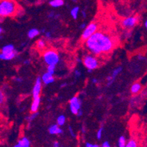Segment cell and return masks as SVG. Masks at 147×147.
<instances>
[{
  "label": "cell",
  "instance_id": "b9f144b4",
  "mask_svg": "<svg viewBox=\"0 0 147 147\" xmlns=\"http://www.w3.org/2000/svg\"><path fill=\"white\" fill-rule=\"evenodd\" d=\"M144 26H145V28H147V21H145V24H144Z\"/></svg>",
  "mask_w": 147,
  "mask_h": 147
},
{
  "label": "cell",
  "instance_id": "7402d4cb",
  "mask_svg": "<svg viewBox=\"0 0 147 147\" xmlns=\"http://www.w3.org/2000/svg\"><path fill=\"white\" fill-rule=\"evenodd\" d=\"M126 138L124 136H121L119 139L118 141V146L119 147H125V144H126Z\"/></svg>",
  "mask_w": 147,
  "mask_h": 147
},
{
  "label": "cell",
  "instance_id": "ffe728a7",
  "mask_svg": "<svg viewBox=\"0 0 147 147\" xmlns=\"http://www.w3.org/2000/svg\"><path fill=\"white\" fill-rule=\"evenodd\" d=\"M57 125H58L59 126H63L65 124V121H66V118H65V117L64 115H61V116H59V117L57 118Z\"/></svg>",
  "mask_w": 147,
  "mask_h": 147
},
{
  "label": "cell",
  "instance_id": "484cf974",
  "mask_svg": "<svg viewBox=\"0 0 147 147\" xmlns=\"http://www.w3.org/2000/svg\"><path fill=\"white\" fill-rule=\"evenodd\" d=\"M5 100V94L2 90H0V105L4 103Z\"/></svg>",
  "mask_w": 147,
  "mask_h": 147
},
{
  "label": "cell",
  "instance_id": "e575fe53",
  "mask_svg": "<svg viewBox=\"0 0 147 147\" xmlns=\"http://www.w3.org/2000/svg\"><path fill=\"white\" fill-rule=\"evenodd\" d=\"M59 144L58 142H54V144H53V146L54 147H58L59 146Z\"/></svg>",
  "mask_w": 147,
  "mask_h": 147
},
{
  "label": "cell",
  "instance_id": "ba28073f",
  "mask_svg": "<svg viewBox=\"0 0 147 147\" xmlns=\"http://www.w3.org/2000/svg\"><path fill=\"white\" fill-rule=\"evenodd\" d=\"M41 90H42V80H41V78L38 77V78L36 79L35 84H34V87H33V98H36V97H40L41 93Z\"/></svg>",
  "mask_w": 147,
  "mask_h": 147
},
{
  "label": "cell",
  "instance_id": "ee69618b",
  "mask_svg": "<svg viewBox=\"0 0 147 147\" xmlns=\"http://www.w3.org/2000/svg\"><path fill=\"white\" fill-rule=\"evenodd\" d=\"M73 2H76V0H73Z\"/></svg>",
  "mask_w": 147,
  "mask_h": 147
},
{
  "label": "cell",
  "instance_id": "3957f363",
  "mask_svg": "<svg viewBox=\"0 0 147 147\" xmlns=\"http://www.w3.org/2000/svg\"><path fill=\"white\" fill-rule=\"evenodd\" d=\"M43 59L47 65H57L59 61V57L55 50L49 49L43 53Z\"/></svg>",
  "mask_w": 147,
  "mask_h": 147
},
{
  "label": "cell",
  "instance_id": "4fadbf2b",
  "mask_svg": "<svg viewBox=\"0 0 147 147\" xmlns=\"http://www.w3.org/2000/svg\"><path fill=\"white\" fill-rule=\"evenodd\" d=\"M30 146V141L26 137L22 138L18 141L17 144L15 145V147H29Z\"/></svg>",
  "mask_w": 147,
  "mask_h": 147
},
{
  "label": "cell",
  "instance_id": "6da1fadb",
  "mask_svg": "<svg viewBox=\"0 0 147 147\" xmlns=\"http://www.w3.org/2000/svg\"><path fill=\"white\" fill-rule=\"evenodd\" d=\"M85 45L92 55L99 56L112 51L116 42L114 38L107 32L97 31L85 41Z\"/></svg>",
  "mask_w": 147,
  "mask_h": 147
},
{
  "label": "cell",
  "instance_id": "7bdbcfd3",
  "mask_svg": "<svg viewBox=\"0 0 147 147\" xmlns=\"http://www.w3.org/2000/svg\"><path fill=\"white\" fill-rule=\"evenodd\" d=\"M66 86V84H64L62 86H61V87H63V86Z\"/></svg>",
  "mask_w": 147,
  "mask_h": 147
},
{
  "label": "cell",
  "instance_id": "60d3db41",
  "mask_svg": "<svg viewBox=\"0 0 147 147\" xmlns=\"http://www.w3.org/2000/svg\"><path fill=\"white\" fill-rule=\"evenodd\" d=\"M82 14H83V16L84 17V18H86V13H85V12H84V11H82Z\"/></svg>",
  "mask_w": 147,
  "mask_h": 147
},
{
  "label": "cell",
  "instance_id": "5bb4252c",
  "mask_svg": "<svg viewBox=\"0 0 147 147\" xmlns=\"http://www.w3.org/2000/svg\"><path fill=\"white\" fill-rule=\"evenodd\" d=\"M40 105V97H36L34 98L33 102L31 105V112H37L38 111Z\"/></svg>",
  "mask_w": 147,
  "mask_h": 147
},
{
  "label": "cell",
  "instance_id": "44dd1931",
  "mask_svg": "<svg viewBox=\"0 0 147 147\" xmlns=\"http://www.w3.org/2000/svg\"><path fill=\"white\" fill-rule=\"evenodd\" d=\"M37 47L40 50H42L45 48V42L43 40H39L37 42Z\"/></svg>",
  "mask_w": 147,
  "mask_h": 147
},
{
  "label": "cell",
  "instance_id": "ac0fdd59",
  "mask_svg": "<svg viewBox=\"0 0 147 147\" xmlns=\"http://www.w3.org/2000/svg\"><path fill=\"white\" fill-rule=\"evenodd\" d=\"M40 31L37 29H32L28 32V37L30 39H33L37 35H39Z\"/></svg>",
  "mask_w": 147,
  "mask_h": 147
},
{
  "label": "cell",
  "instance_id": "d6986e66",
  "mask_svg": "<svg viewBox=\"0 0 147 147\" xmlns=\"http://www.w3.org/2000/svg\"><path fill=\"white\" fill-rule=\"evenodd\" d=\"M79 10H80L79 7H73V8L72 9L71 11H70V15H71V16L73 17V19L76 20L77 18H78Z\"/></svg>",
  "mask_w": 147,
  "mask_h": 147
},
{
  "label": "cell",
  "instance_id": "8fae6325",
  "mask_svg": "<svg viewBox=\"0 0 147 147\" xmlns=\"http://www.w3.org/2000/svg\"><path fill=\"white\" fill-rule=\"evenodd\" d=\"M141 89H142V85L140 83L136 82L131 86L130 92L133 95H136V94H139L141 92Z\"/></svg>",
  "mask_w": 147,
  "mask_h": 147
},
{
  "label": "cell",
  "instance_id": "2e32d148",
  "mask_svg": "<svg viewBox=\"0 0 147 147\" xmlns=\"http://www.w3.org/2000/svg\"><path fill=\"white\" fill-rule=\"evenodd\" d=\"M17 52L16 53H13L11 54H5V53L0 52V60H3V61H10L15 57H16Z\"/></svg>",
  "mask_w": 147,
  "mask_h": 147
},
{
  "label": "cell",
  "instance_id": "9c48e42d",
  "mask_svg": "<svg viewBox=\"0 0 147 147\" xmlns=\"http://www.w3.org/2000/svg\"><path fill=\"white\" fill-rule=\"evenodd\" d=\"M121 70H122V67H119L116 68V69L113 70L111 76H108V78H107V80H108V86H111V85L113 84V81H115V78H117V76L121 73Z\"/></svg>",
  "mask_w": 147,
  "mask_h": 147
},
{
  "label": "cell",
  "instance_id": "1f68e13d",
  "mask_svg": "<svg viewBox=\"0 0 147 147\" xmlns=\"http://www.w3.org/2000/svg\"><path fill=\"white\" fill-rule=\"evenodd\" d=\"M69 133H70V134H71V136H73V137H75V134H74V133H73V130L72 129L71 127H69Z\"/></svg>",
  "mask_w": 147,
  "mask_h": 147
},
{
  "label": "cell",
  "instance_id": "52a82bcc",
  "mask_svg": "<svg viewBox=\"0 0 147 147\" xmlns=\"http://www.w3.org/2000/svg\"><path fill=\"white\" fill-rule=\"evenodd\" d=\"M138 21V18L136 16H131L127 17V18H125L121 22V25L125 29H130L134 27L136 24H137Z\"/></svg>",
  "mask_w": 147,
  "mask_h": 147
},
{
  "label": "cell",
  "instance_id": "4dcf8cb0",
  "mask_svg": "<svg viewBox=\"0 0 147 147\" xmlns=\"http://www.w3.org/2000/svg\"><path fill=\"white\" fill-rule=\"evenodd\" d=\"M75 75H76V78H78V77L81 76V72L78 71V70H76V71L75 72Z\"/></svg>",
  "mask_w": 147,
  "mask_h": 147
},
{
  "label": "cell",
  "instance_id": "74e56055",
  "mask_svg": "<svg viewBox=\"0 0 147 147\" xmlns=\"http://www.w3.org/2000/svg\"><path fill=\"white\" fill-rule=\"evenodd\" d=\"M53 15H54V13H51L50 14H49V16L50 17V18H52V17H53V16L55 17V16H53Z\"/></svg>",
  "mask_w": 147,
  "mask_h": 147
},
{
  "label": "cell",
  "instance_id": "d6a6232c",
  "mask_svg": "<svg viewBox=\"0 0 147 147\" xmlns=\"http://www.w3.org/2000/svg\"><path fill=\"white\" fill-rule=\"evenodd\" d=\"M82 113H83V112H82V111L81 110V109H80L79 111H78V113H77V115H78V117H81V115H82Z\"/></svg>",
  "mask_w": 147,
  "mask_h": 147
},
{
  "label": "cell",
  "instance_id": "9a60e30c",
  "mask_svg": "<svg viewBox=\"0 0 147 147\" xmlns=\"http://www.w3.org/2000/svg\"><path fill=\"white\" fill-rule=\"evenodd\" d=\"M49 132L51 135H59L62 133V129L58 125H53L49 128Z\"/></svg>",
  "mask_w": 147,
  "mask_h": 147
},
{
  "label": "cell",
  "instance_id": "f546056e",
  "mask_svg": "<svg viewBox=\"0 0 147 147\" xmlns=\"http://www.w3.org/2000/svg\"><path fill=\"white\" fill-rule=\"evenodd\" d=\"M102 147H110V144L108 141H105L103 144H102Z\"/></svg>",
  "mask_w": 147,
  "mask_h": 147
},
{
  "label": "cell",
  "instance_id": "30bf717a",
  "mask_svg": "<svg viewBox=\"0 0 147 147\" xmlns=\"http://www.w3.org/2000/svg\"><path fill=\"white\" fill-rule=\"evenodd\" d=\"M41 80H42V82H43L45 85H48V84H52V83L54 82V80L55 79H54L53 75L46 72V73H44L43 76H42Z\"/></svg>",
  "mask_w": 147,
  "mask_h": 147
},
{
  "label": "cell",
  "instance_id": "7c38bea8",
  "mask_svg": "<svg viewBox=\"0 0 147 147\" xmlns=\"http://www.w3.org/2000/svg\"><path fill=\"white\" fill-rule=\"evenodd\" d=\"M1 52L5 53V54H11V53H16L17 51L15 50L14 45H11V44H8V45H6L2 47Z\"/></svg>",
  "mask_w": 147,
  "mask_h": 147
},
{
  "label": "cell",
  "instance_id": "5b68a950",
  "mask_svg": "<svg viewBox=\"0 0 147 147\" xmlns=\"http://www.w3.org/2000/svg\"><path fill=\"white\" fill-rule=\"evenodd\" d=\"M84 29V32L81 34V40L85 42L89 37H90L92 34L98 30V25L94 22L90 23L88 26H86V27Z\"/></svg>",
  "mask_w": 147,
  "mask_h": 147
},
{
  "label": "cell",
  "instance_id": "cb8c5ba5",
  "mask_svg": "<svg viewBox=\"0 0 147 147\" xmlns=\"http://www.w3.org/2000/svg\"><path fill=\"white\" fill-rule=\"evenodd\" d=\"M138 146L137 142L135 140H129L127 143H126L125 146L126 147H136Z\"/></svg>",
  "mask_w": 147,
  "mask_h": 147
},
{
  "label": "cell",
  "instance_id": "f35d334b",
  "mask_svg": "<svg viewBox=\"0 0 147 147\" xmlns=\"http://www.w3.org/2000/svg\"><path fill=\"white\" fill-rule=\"evenodd\" d=\"M15 81H18V82H20V81H22V80H21V78H15Z\"/></svg>",
  "mask_w": 147,
  "mask_h": 147
},
{
  "label": "cell",
  "instance_id": "8992f818",
  "mask_svg": "<svg viewBox=\"0 0 147 147\" xmlns=\"http://www.w3.org/2000/svg\"><path fill=\"white\" fill-rule=\"evenodd\" d=\"M81 101L79 97L75 96L69 100V108L73 114L77 115L78 111L81 109Z\"/></svg>",
  "mask_w": 147,
  "mask_h": 147
},
{
  "label": "cell",
  "instance_id": "e0dca14e",
  "mask_svg": "<svg viewBox=\"0 0 147 147\" xmlns=\"http://www.w3.org/2000/svg\"><path fill=\"white\" fill-rule=\"evenodd\" d=\"M65 2L64 0H51L49 2V5L52 7H59L64 5Z\"/></svg>",
  "mask_w": 147,
  "mask_h": 147
},
{
  "label": "cell",
  "instance_id": "7a4b0ae2",
  "mask_svg": "<svg viewBox=\"0 0 147 147\" xmlns=\"http://www.w3.org/2000/svg\"><path fill=\"white\" fill-rule=\"evenodd\" d=\"M18 11V5L15 0H0V16H13Z\"/></svg>",
  "mask_w": 147,
  "mask_h": 147
},
{
  "label": "cell",
  "instance_id": "8d00e7d4",
  "mask_svg": "<svg viewBox=\"0 0 147 147\" xmlns=\"http://www.w3.org/2000/svg\"><path fill=\"white\" fill-rule=\"evenodd\" d=\"M92 83H93V84H97V80L96 79V78H93V79H92Z\"/></svg>",
  "mask_w": 147,
  "mask_h": 147
},
{
  "label": "cell",
  "instance_id": "d4e9b609",
  "mask_svg": "<svg viewBox=\"0 0 147 147\" xmlns=\"http://www.w3.org/2000/svg\"><path fill=\"white\" fill-rule=\"evenodd\" d=\"M55 69H56V65H48V69L47 72L48 73H51V74L53 75L55 73Z\"/></svg>",
  "mask_w": 147,
  "mask_h": 147
},
{
  "label": "cell",
  "instance_id": "603a6c76",
  "mask_svg": "<svg viewBox=\"0 0 147 147\" xmlns=\"http://www.w3.org/2000/svg\"><path fill=\"white\" fill-rule=\"evenodd\" d=\"M37 116H38V112H33L32 113V114L30 115V116H29V117H26V120H27L28 121V122L29 123V124H30V122L32 121H33V120L34 119L36 118V117H37Z\"/></svg>",
  "mask_w": 147,
  "mask_h": 147
},
{
  "label": "cell",
  "instance_id": "836d02e7",
  "mask_svg": "<svg viewBox=\"0 0 147 147\" xmlns=\"http://www.w3.org/2000/svg\"><path fill=\"white\" fill-rule=\"evenodd\" d=\"M86 24H85V23H84V24H82L81 25V26H80V28H81V29H84V28L86 27Z\"/></svg>",
  "mask_w": 147,
  "mask_h": 147
},
{
  "label": "cell",
  "instance_id": "ab89813d",
  "mask_svg": "<svg viewBox=\"0 0 147 147\" xmlns=\"http://www.w3.org/2000/svg\"><path fill=\"white\" fill-rule=\"evenodd\" d=\"M2 32H3V29L0 26V35L2 34Z\"/></svg>",
  "mask_w": 147,
  "mask_h": 147
},
{
  "label": "cell",
  "instance_id": "f6af8a7d",
  "mask_svg": "<svg viewBox=\"0 0 147 147\" xmlns=\"http://www.w3.org/2000/svg\"><path fill=\"white\" fill-rule=\"evenodd\" d=\"M0 118H1V115H0Z\"/></svg>",
  "mask_w": 147,
  "mask_h": 147
},
{
  "label": "cell",
  "instance_id": "d590c367",
  "mask_svg": "<svg viewBox=\"0 0 147 147\" xmlns=\"http://www.w3.org/2000/svg\"><path fill=\"white\" fill-rule=\"evenodd\" d=\"M24 64H25V65H29V64H30V60H29V59L25 60Z\"/></svg>",
  "mask_w": 147,
  "mask_h": 147
},
{
  "label": "cell",
  "instance_id": "83f0119b",
  "mask_svg": "<svg viewBox=\"0 0 147 147\" xmlns=\"http://www.w3.org/2000/svg\"><path fill=\"white\" fill-rule=\"evenodd\" d=\"M86 147H99V145L97 144H92L90 143H86Z\"/></svg>",
  "mask_w": 147,
  "mask_h": 147
},
{
  "label": "cell",
  "instance_id": "277c9868",
  "mask_svg": "<svg viewBox=\"0 0 147 147\" xmlns=\"http://www.w3.org/2000/svg\"><path fill=\"white\" fill-rule=\"evenodd\" d=\"M83 62L86 69H91V70L97 69L100 65L99 60L97 59V57H95L92 54H87L85 56L83 59Z\"/></svg>",
  "mask_w": 147,
  "mask_h": 147
},
{
  "label": "cell",
  "instance_id": "f1b7e54d",
  "mask_svg": "<svg viewBox=\"0 0 147 147\" xmlns=\"http://www.w3.org/2000/svg\"><path fill=\"white\" fill-rule=\"evenodd\" d=\"M45 37L47 38V39H51V32H45Z\"/></svg>",
  "mask_w": 147,
  "mask_h": 147
},
{
  "label": "cell",
  "instance_id": "4316f807",
  "mask_svg": "<svg viewBox=\"0 0 147 147\" xmlns=\"http://www.w3.org/2000/svg\"><path fill=\"white\" fill-rule=\"evenodd\" d=\"M102 132H103V127H101L98 129L97 132V138L98 140H100L102 136Z\"/></svg>",
  "mask_w": 147,
  "mask_h": 147
}]
</instances>
